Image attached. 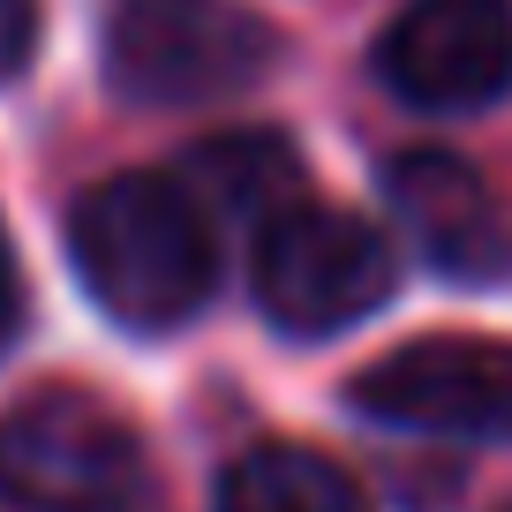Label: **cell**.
Segmentation results:
<instances>
[{
  "label": "cell",
  "instance_id": "cell-11",
  "mask_svg": "<svg viewBox=\"0 0 512 512\" xmlns=\"http://www.w3.org/2000/svg\"><path fill=\"white\" fill-rule=\"evenodd\" d=\"M23 324V272H16V249H8V234H0V347L16 339Z\"/></svg>",
  "mask_w": 512,
  "mask_h": 512
},
{
  "label": "cell",
  "instance_id": "cell-7",
  "mask_svg": "<svg viewBox=\"0 0 512 512\" xmlns=\"http://www.w3.org/2000/svg\"><path fill=\"white\" fill-rule=\"evenodd\" d=\"M392 211L407 219V234L422 241V256L437 272H452V279L512 272V219L497 211V196L482 189L475 166H460L452 151H400Z\"/></svg>",
  "mask_w": 512,
  "mask_h": 512
},
{
  "label": "cell",
  "instance_id": "cell-8",
  "mask_svg": "<svg viewBox=\"0 0 512 512\" xmlns=\"http://www.w3.org/2000/svg\"><path fill=\"white\" fill-rule=\"evenodd\" d=\"M219 512H369L354 475L309 445H256L226 467Z\"/></svg>",
  "mask_w": 512,
  "mask_h": 512
},
{
  "label": "cell",
  "instance_id": "cell-5",
  "mask_svg": "<svg viewBox=\"0 0 512 512\" xmlns=\"http://www.w3.org/2000/svg\"><path fill=\"white\" fill-rule=\"evenodd\" d=\"M354 407L400 430L437 437H512V347L505 339H415L354 377Z\"/></svg>",
  "mask_w": 512,
  "mask_h": 512
},
{
  "label": "cell",
  "instance_id": "cell-10",
  "mask_svg": "<svg viewBox=\"0 0 512 512\" xmlns=\"http://www.w3.org/2000/svg\"><path fill=\"white\" fill-rule=\"evenodd\" d=\"M38 46V0H0V76H16Z\"/></svg>",
  "mask_w": 512,
  "mask_h": 512
},
{
  "label": "cell",
  "instance_id": "cell-1",
  "mask_svg": "<svg viewBox=\"0 0 512 512\" xmlns=\"http://www.w3.org/2000/svg\"><path fill=\"white\" fill-rule=\"evenodd\" d=\"M68 249H76V272L98 294V309L136 332L189 324L211 294V272H219L211 211L174 174L91 181L68 211Z\"/></svg>",
  "mask_w": 512,
  "mask_h": 512
},
{
  "label": "cell",
  "instance_id": "cell-9",
  "mask_svg": "<svg viewBox=\"0 0 512 512\" xmlns=\"http://www.w3.org/2000/svg\"><path fill=\"white\" fill-rule=\"evenodd\" d=\"M189 166L226 211H249V219L302 196V166H294V151L279 136H211V144L189 151Z\"/></svg>",
  "mask_w": 512,
  "mask_h": 512
},
{
  "label": "cell",
  "instance_id": "cell-2",
  "mask_svg": "<svg viewBox=\"0 0 512 512\" xmlns=\"http://www.w3.org/2000/svg\"><path fill=\"white\" fill-rule=\"evenodd\" d=\"M98 53L136 106H204L272 76L279 31L234 0H106Z\"/></svg>",
  "mask_w": 512,
  "mask_h": 512
},
{
  "label": "cell",
  "instance_id": "cell-6",
  "mask_svg": "<svg viewBox=\"0 0 512 512\" xmlns=\"http://www.w3.org/2000/svg\"><path fill=\"white\" fill-rule=\"evenodd\" d=\"M377 68L407 106H482L512 83V0H407Z\"/></svg>",
  "mask_w": 512,
  "mask_h": 512
},
{
  "label": "cell",
  "instance_id": "cell-4",
  "mask_svg": "<svg viewBox=\"0 0 512 512\" xmlns=\"http://www.w3.org/2000/svg\"><path fill=\"white\" fill-rule=\"evenodd\" d=\"M0 497L23 512H136L144 445L91 392H38L0 422Z\"/></svg>",
  "mask_w": 512,
  "mask_h": 512
},
{
  "label": "cell",
  "instance_id": "cell-3",
  "mask_svg": "<svg viewBox=\"0 0 512 512\" xmlns=\"http://www.w3.org/2000/svg\"><path fill=\"white\" fill-rule=\"evenodd\" d=\"M392 241L347 204H317V196H287L264 211L256 234V302L279 332H347L392 294Z\"/></svg>",
  "mask_w": 512,
  "mask_h": 512
}]
</instances>
